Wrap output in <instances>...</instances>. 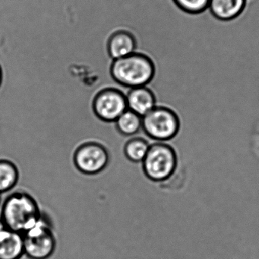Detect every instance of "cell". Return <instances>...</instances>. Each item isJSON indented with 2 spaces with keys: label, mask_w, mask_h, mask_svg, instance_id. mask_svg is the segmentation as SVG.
<instances>
[{
  "label": "cell",
  "mask_w": 259,
  "mask_h": 259,
  "mask_svg": "<svg viewBox=\"0 0 259 259\" xmlns=\"http://www.w3.org/2000/svg\"><path fill=\"white\" fill-rule=\"evenodd\" d=\"M248 0H210L208 10L217 20L231 22L241 16Z\"/></svg>",
  "instance_id": "9c48e42d"
},
{
  "label": "cell",
  "mask_w": 259,
  "mask_h": 259,
  "mask_svg": "<svg viewBox=\"0 0 259 259\" xmlns=\"http://www.w3.org/2000/svg\"><path fill=\"white\" fill-rule=\"evenodd\" d=\"M178 115L166 106L158 104L142 117V127L145 134L158 142L174 139L180 130Z\"/></svg>",
  "instance_id": "277c9868"
},
{
  "label": "cell",
  "mask_w": 259,
  "mask_h": 259,
  "mask_svg": "<svg viewBox=\"0 0 259 259\" xmlns=\"http://www.w3.org/2000/svg\"><path fill=\"white\" fill-rule=\"evenodd\" d=\"M128 110L126 95L116 89H107L100 92L92 104L94 116L107 123H112Z\"/></svg>",
  "instance_id": "52a82bcc"
},
{
  "label": "cell",
  "mask_w": 259,
  "mask_h": 259,
  "mask_svg": "<svg viewBox=\"0 0 259 259\" xmlns=\"http://www.w3.org/2000/svg\"><path fill=\"white\" fill-rule=\"evenodd\" d=\"M6 228H7V227H6L5 224H4L2 220H1V218H0V233H1L3 230H5Z\"/></svg>",
  "instance_id": "2e32d148"
},
{
  "label": "cell",
  "mask_w": 259,
  "mask_h": 259,
  "mask_svg": "<svg viewBox=\"0 0 259 259\" xmlns=\"http://www.w3.org/2000/svg\"><path fill=\"white\" fill-rule=\"evenodd\" d=\"M73 160L79 172L86 175H95L107 167L110 157L104 145L91 142L78 147L74 153Z\"/></svg>",
  "instance_id": "8992f818"
},
{
  "label": "cell",
  "mask_w": 259,
  "mask_h": 259,
  "mask_svg": "<svg viewBox=\"0 0 259 259\" xmlns=\"http://www.w3.org/2000/svg\"><path fill=\"white\" fill-rule=\"evenodd\" d=\"M22 235L25 254L28 258L48 259L54 254L57 241L52 227L45 215Z\"/></svg>",
  "instance_id": "5b68a950"
},
{
  "label": "cell",
  "mask_w": 259,
  "mask_h": 259,
  "mask_svg": "<svg viewBox=\"0 0 259 259\" xmlns=\"http://www.w3.org/2000/svg\"><path fill=\"white\" fill-rule=\"evenodd\" d=\"M19 180L17 166L11 160L0 159V194L14 189Z\"/></svg>",
  "instance_id": "7c38bea8"
},
{
  "label": "cell",
  "mask_w": 259,
  "mask_h": 259,
  "mask_svg": "<svg viewBox=\"0 0 259 259\" xmlns=\"http://www.w3.org/2000/svg\"><path fill=\"white\" fill-rule=\"evenodd\" d=\"M128 110L143 117L154 107H157V96L147 86L133 88L126 95Z\"/></svg>",
  "instance_id": "ba28073f"
},
{
  "label": "cell",
  "mask_w": 259,
  "mask_h": 259,
  "mask_svg": "<svg viewBox=\"0 0 259 259\" xmlns=\"http://www.w3.org/2000/svg\"><path fill=\"white\" fill-rule=\"evenodd\" d=\"M111 73L119 84L130 89L147 86L154 79L156 66L151 59L140 54L114 60Z\"/></svg>",
  "instance_id": "7a4b0ae2"
},
{
  "label": "cell",
  "mask_w": 259,
  "mask_h": 259,
  "mask_svg": "<svg viewBox=\"0 0 259 259\" xmlns=\"http://www.w3.org/2000/svg\"><path fill=\"white\" fill-rule=\"evenodd\" d=\"M25 254L23 235L6 228L0 233V259H20Z\"/></svg>",
  "instance_id": "30bf717a"
},
{
  "label": "cell",
  "mask_w": 259,
  "mask_h": 259,
  "mask_svg": "<svg viewBox=\"0 0 259 259\" xmlns=\"http://www.w3.org/2000/svg\"><path fill=\"white\" fill-rule=\"evenodd\" d=\"M0 204H1V194H0Z\"/></svg>",
  "instance_id": "ac0fdd59"
},
{
  "label": "cell",
  "mask_w": 259,
  "mask_h": 259,
  "mask_svg": "<svg viewBox=\"0 0 259 259\" xmlns=\"http://www.w3.org/2000/svg\"><path fill=\"white\" fill-rule=\"evenodd\" d=\"M142 163L147 178L154 182L165 181L177 169V154L170 145L158 142L150 145Z\"/></svg>",
  "instance_id": "3957f363"
},
{
  "label": "cell",
  "mask_w": 259,
  "mask_h": 259,
  "mask_svg": "<svg viewBox=\"0 0 259 259\" xmlns=\"http://www.w3.org/2000/svg\"><path fill=\"white\" fill-rule=\"evenodd\" d=\"M1 83H2V69L0 67V85H1Z\"/></svg>",
  "instance_id": "e0dca14e"
},
{
  "label": "cell",
  "mask_w": 259,
  "mask_h": 259,
  "mask_svg": "<svg viewBox=\"0 0 259 259\" xmlns=\"http://www.w3.org/2000/svg\"><path fill=\"white\" fill-rule=\"evenodd\" d=\"M149 143L142 138H134L125 143L124 154L133 163L143 161L150 148Z\"/></svg>",
  "instance_id": "5bb4252c"
},
{
  "label": "cell",
  "mask_w": 259,
  "mask_h": 259,
  "mask_svg": "<svg viewBox=\"0 0 259 259\" xmlns=\"http://www.w3.org/2000/svg\"><path fill=\"white\" fill-rule=\"evenodd\" d=\"M42 216L35 198L25 192H13L8 195L0 212V218L6 227L22 234L34 227Z\"/></svg>",
  "instance_id": "6da1fadb"
},
{
  "label": "cell",
  "mask_w": 259,
  "mask_h": 259,
  "mask_svg": "<svg viewBox=\"0 0 259 259\" xmlns=\"http://www.w3.org/2000/svg\"><path fill=\"white\" fill-rule=\"evenodd\" d=\"M176 7L186 14H202L208 10L210 0H172Z\"/></svg>",
  "instance_id": "9a60e30c"
},
{
  "label": "cell",
  "mask_w": 259,
  "mask_h": 259,
  "mask_svg": "<svg viewBox=\"0 0 259 259\" xmlns=\"http://www.w3.org/2000/svg\"><path fill=\"white\" fill-rule=\"evenodd\" d=\"M114 123L120 134L131 136L136 134L142 128V117L128 109Z\"/></svg>",
  "instance_id": "4fadbf2b"
},
{
  "label": "cell",
  "mask_w": 259,
  "mask_h": 259,
  "mask_svg": "<svg viewBox=\"0 0 259 259\" xmlns=\"http://www.w3.org/2000/svg\"><path fill=\"white\" fill-rule=\"evenodd\" d=\"M136 42L131 34L128 33H116L109 40L108 52L113 60L123 58L134 54Z\"/></svg>",
  "instance_id": "8fae6325"
}]
</instances>
